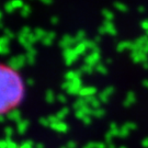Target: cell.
Segmentation results:
<instances>
[{"label": "cell", "mask_w": 148, "mask_h": 148, "mask_svg": "<svg viewBox=\"0 0 148 148\" xmlns=\"http://www.w3.org/2000/svg\"><path fill=\"white\" fill-rule=\"evenodd\" d=\"M25 93L22 75L10 65L0 63V116L16 110L25 99Z\"/></svg>", "instance_id": "cell-1"}]
</instances>
